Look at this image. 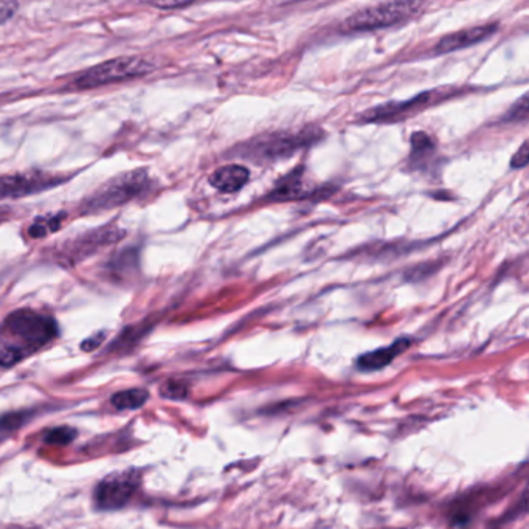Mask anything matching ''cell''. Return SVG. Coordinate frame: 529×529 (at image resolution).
<instances>
[{"instance_id": "1", "label": "cell", "mask_w": 529, "mask_h": 529, "mask_svg": "<svg viewBox=\"0 0 529 529\" xmlns=\"http://www.w3.org/2000/svg\"><path fill=\"white\" fill-rule=\"evenodd\" d=\"M58 334L55 319L33 309L11 312L0 325V343L18 351L24 359L49 345Z\"/></svg>"}, {"instance_id": "18", "label": "cell", "mask_w": 529, "mask_h": 529, "mask_svg": "<svg viewBox=\"0 0 529 529\" xmlns=\"http://www.w3.org/2000/svg\"><path fill=\"white\" fill-rule=\"evenodd\" d=\"M528 117V95H523L511 109H509L505 122H522Z\"/></svg>"}, {"instance_id": "24", "label": "cell", "mask_w": 529, "mask_h": 529, "mask_svg": "<svg viewBox=\"0 0 529 529\" xmlns=\"http://www.w3.org/2000/svg\"><path fill=\"white\" fill-rule=\"evenodd\" d=\"M104 337H106V334H104V332H98V334H95L94 337H90V339L84 340L83 350L84 351L97 350L98 346H100L101 342H103Z\"/></svg>"}, {"instance_id": "5", "label": "cell", "mask_w": 529, "mask_h": 529, "mask_svg": "<svg viewBox=\"0 0 529 529\" xmlns=\"http://www.w3.org/2000/svg\"><path fill=\"white\" fill-rule=\"evenodd\" d=\"M421 7L418 2H385L371 5L351 14L343 27L350 32H373L408 21L419 13Z\"/></svg>"}, {"instance_id": "14", "label": "cell", "mask_w": 529, "mask_h": 529, "mask_svg": "<svg viewBox=\"0 0 529 529\" xmlns=\"http://www.w3.org/2000/svg\"><path fill=\"white\" fill-rule=\"evenodd\" d=\"M148 399V391L134 388V390L120 391L117 395L112 396V404L118 410H135V408L143 407Z\"/></svg>"}, {"instance_id": "4", "label": "cell", "mask_w": 529, "mask_h": 529, "mask_svg": "<svg viewBox=\"0 0 529 529\" xmlns=\"http://www.w3.org/2000/svg\"><path fill=\"white\" fill-rule=\"evenodd\" d=\"M322 131L317 128H306L295 132H278L255 139L246 145L247 157L253 160H278L292 156L298 149L306 148L317 142Z\"/></svg>"}, {"instance_id": "22", "label": "cell", "mask_w": 529, "mask_h": 529, "mask_svg": "<svg viewBox=\"0 0 529 529\" xmlns=\"http://www.w3.org/2000/svg\"><path fill=\"white\" fill-rule=\"evenodd\" d=\"M19 5L14 2H0V25L10 21L13 18L16 11H18Z\"/></svg>"}, {"instance_id": "16", "label": "cell", "mask_w": 529, "mask_h": 529, "mask_svg": "<svg viewBox=\"0 0 529 529\" xmlns=\"http://www.w3.org/2000/svg\"><path fill=\"white\" fill-rule=\"evenodd\" d=\"M435 153V142L426 132H415L412 135V160L413 163H422V160Z\"/></svg>"}, {"instance_id": "12", "label": "cell", "mask_w": 529, "mask_h": 529, "mask_svg": "<svg viewBox=\"0 0 529 529\" xmlns=\"http://www.w3.org/2000/svg\"><path fill=\"white\" fill-rule=\"evenodd\" d=\"M250 173L241 165H225L210 176L211 187L221 193H236L249 182Z\"/></svg>"}, {"instance_id": "17", "label": "cell", "mask_w": 529, "mask_h": 529, "mask_svg": "<svg viewBox=\"0 0 529 529\" xmlns=\"http://www.w3.org/2000/svg\"><path fill=\"white\" fill-rule=\"evenodd\" d=\"M77 435V430L70 429V427H58V429L50 430L44 436V441L47 444H53V446H66V444L72 443Z\"/></svg>"}, {"instance_id": "25", "label": "cell", "mask_w": 529, "mask_h": 529, "mask_svg": "<svg viewBox=\"0 0 529 529\" xmlns=\"http://www.w3.org/2000/svg\"><path fill=\"white\" fill-rule=\"evenodd\" d=\"M151 7L160 8V10H176V8L190 7L191 2H153Z\"/></svg>"}, {"instance_id": "9", "label": "cell", "mask_w": 529, "mask_h": 529, "mask_svg": "<svg viewBox=\"0 0 529 529\" xmlns=\"http://www.w3.org/2000/svg\"><path fill=\"white\" fill-rule=\"evenodd\" d=\"M440 92H424V94L418 95V97L412 98V100L402 101H390V103L381 104L377 108L370 109L365 112V122H395L399 118L408 117L410 114H416L421 109L427 108L429 104H432L435 100H441L444 94L438 95Z\"/></svg>"}, {"instance_id": "8", "label": "cell", "mask_w": 529, "mask_h": 529, "mask_svg": "<svg viewBox=\"0 0 529 529\" xmlns=\"http://www.w3.org/2000/svg\"><path fill=\"white\" fill-rule=\"evenodd\" d=\"M64 177L50 173H19L0 177V199H19L55 188Z\"/></svg>"}, {"instance_id": "21", "label": "cell", "mask_w": 529, "mask_h": 529, "mask_svg": "<svg viewBox=\"0 0 529 529\" xmlns=\"http://www.w3.org/2000/svg\"><path fill=\"white\" fill-rule=\"evenodd\" d=\"M25 419V413H11L0 418V430H13Z\"/></svg>"}, {"instance_id": "26", "label": "cell", "mask_w": 529, "mask_h": 529, "mask_svg": "<svg viewBox=\"0 0 529 529\" xmlns=\"http://www.w3.org/2000/svg\"><path fill=\"white\" fill-rule=\"evenodd\" d=\"M10 218V208H0V224H4Z\"/></svg>"}, {"instance_id": "3", "label": "cell", "mask_w": 529, "mask_h": 529, "mask_svg": "<svg viewBox=\"0 0 529 529\" xmlns=\"http://www.w3.org/2000/svg\"><path fill=\"white\" fill-rule=\"evenodd\" d=\"M154 69H156V64L143 56H122V58L111 59V61L84 70L72 81V87L95 89V87L145 77Z\"/></svg>"}, {"instance_id": "2", "label": "cell", "mask_w": 529, "mask_h": 529, "mask_svg": "<svg viewBox=\"0 0 529 529\" xmlns=\"http://www.w3.org/2000/svg\"><path fill=\"white\" fill-rule=\"evenodd\" d=\"M153 188V180L146 170L128 171L112 177L81 204L84 215H95L129 204L134 199L145 198Z\"/></svg>"}, {"instance_id": "20", "label": "cell", "mask_w": 529, "mask_h": 529, "mask_svg": "<svg viewBox=\"0 0 529 529\" xmlns=\"http://www.w3.org/2000/svg\"><path fill=\"white\" fill-rule=\"evenodd\" d=\"M187 393L188 388L180 382H168L162 387V396L168 399H184Z\"/></svg>"}, {"instance_id": "7", "label": "cell", "mask_w": 529, "mask_h": 529, "mask_svg": "<svg viewBox=\"0 0 529 529\" xmlns=\"http://www.w3.org/2000/svg\"><path fill=\"white\" fill-rule=\"evenodd\" d=\"M139 486V477L134 472L111 475L104 478L95 491V503L103 511H115L128 505L135 489Z\"/></svg>"}, {"instance_id": "11", "label": "cell", "mask_w": 529, "mask_h": 529, "mask_svg": "<svg viewBox=\"0 0 529 529\" xmlns=\"http://www.w3.org/2000/svg\"><path fill=\"white\" fill-rule=\"evenodd\" d=\"M410 343L412 342L408 339H399L395 343H391L390 346L365 353L364 356H360L357 359V368L362 371L382 370V368L390 365L399 354L404 353L408 346H410Z\"/></svg>"}, {"instance_id": "15", "label": "cell", "mask_w": 529, "mask_h": 529, "mask_svg": "<svg viewBox=\"0 0 529 529\" xmlns=\"http://www.w3.org/2000/svg\"><path fill=\"white\" fill-rule=\"evenodd\" d=\"M64 218H66L64 213L38 218L35 222H33V225L30 227V230H28V233H30L32 238H44L45 235H49V233H55L56 230L61 229Z\"/></svg>"}, {"instance_id": "23", "label": "cell", "mask_w": 529, "mask_h": 529, "mask_svg": "<svg viewBox=\"0 0 529 529\" xmlns=\"http://www.w3.org/2000/svg\"><path fill=\"white\" fill-rule=\"evenodd\" d=\"M526 165H528V145L523 143L522 148L512 156L511 166L520 170V168H525Z\"/></svg>"}, {"instance_id": "6", "label": "cell", "mask_w": 529, "mask_h": 529, "mask_svg": "<svg viewBox=\"0 0 529 529\" xmlns=\"http://www.w3.org/2000/svg\"><path fill=\"white\" fill-rule=\"evenodd\" d=\"M125 230L117 225H106L101 229L90 230L77 238L69 239L58 250V258L66 266L81 263L87 256L94 255L101 247L112 246L125 236Z\"/></svg>"}, {"instance_id": "27", "label": "cell", "mask_w": 529, "mask_h": 529, "mask_svg": "<svg viewBox=\"0 0 529 529\" xmlns=\"http://www.w3.org/2000/svg\"><path fill=\"white\" fill-rule=\"evenodd\" d=\"M8 529H24V528H8Z\"/></svg>"}, {"instance_id": "13", "label": "cell", "mask_w": 529, "mask_h": 529, "mask_svg": "<svg viewBox=\"0 0 529 529\" xmlns=\"http://www.w3.org/2000/svg\"><path fill=\"white\" fill-rule=\"evenodd\" d=\"M301 196H305L303 168H297V170L284 176L283 179L278 180L272 193L267 196V201H292V199L301 198Z\"/></svg>"}, {"instance_id": "10", "label": "cell", "mask_w": 529, "mask_h": 529, "mask_svg": "<svg viewBox=\"0 0 529 529\" xmlns=\"http://www.w3.org/2000/svg\"><path fill=\"white\" fill-rule=\"evenodd\" d=\"M495 32H497V24L478 25V27L460 30V32L444 36L436 44L435 50L436 53L457 52V50L472 47V45L478 44V42L486 41Z\"/></svg>"}, {"instance_id": "19", "label": "cell", "mask_w": 529, "mask_h": 529, "mask_svg": "<svg viewBox=\"0 0 529 529\" xmlns=\"http://www.w3.org/2000/svg\"><path fill=\"white\" fill-rule=\"evenodd\" d=\"M21 360H24V357L18 351L0 343V367H13V365L19 364Z\"/></svg>"}]
</instances>
